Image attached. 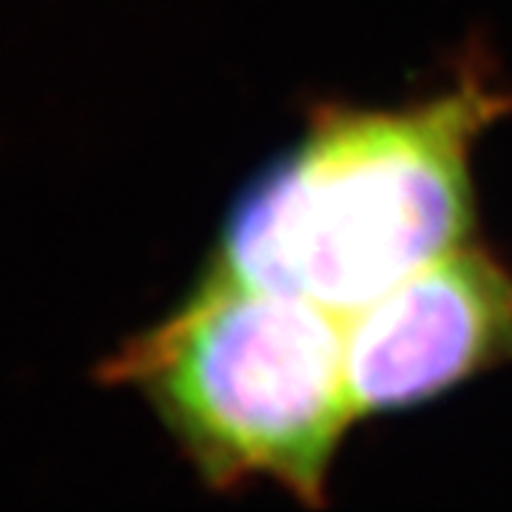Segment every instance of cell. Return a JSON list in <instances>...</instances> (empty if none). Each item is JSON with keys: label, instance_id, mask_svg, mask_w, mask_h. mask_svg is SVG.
Here are the masks:
<instances>
[{"label": "cell", "instance_id": "2", "mask_svg": "<svg viewBox=\"0 0 512 512\" xmlns=\"http://www.w3.org/2000/svg\"><path fill=\"white\" fill-rule=\"evenodd\" d=\"M97 379L137 390L211 490L271 478L313 510L356 421L345 319L214 268L160 325L97 367Z\"/></svg>", "mask_w": 512, "mask_h": 512}, {"label": "cell", "instance_id": "3", "mask_svg": "<svg viewBox=\"0 0 512 512\" xmlns=\"http://www.w3.org/2000/svg\"><path fill=\"white\" fill-rule=\"evenodd\" d=\"M512 362V271L473 239L345 319L356 419L416 407Z\"/></svg>", "mask_w": 512, "mask_h": 512}, {"label": "cell", "instance_id": "1", "mask_svg": "<svg viewBox=\"0 0 512 512\" xmlns=\"http://www.w3.org/2000/svg\"><path fill=\"white\" fill-rule=\"evenodd\" d=\"M510 114L476 55L402 109L313 106L296 146L242 188L208 268L348 319L470 242V148Z\"/></svg>", "mask_w": 512, "mask_h": 512}]
</instances>
